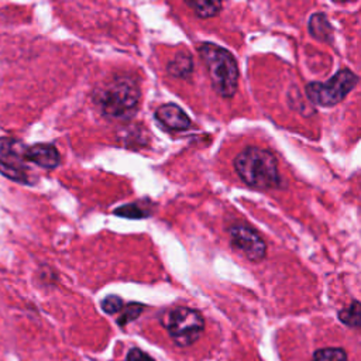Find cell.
<instances>
[{
    "label": "cell",
    "instance_id": "obj_1",
    "mask_svg": "<svg viewBox=\"0 0 361 361\" xmlns=\"http://www.w3.org/2000/svg\"><path fill=\"white\" fill-rule=\"evenodd\" d=\"M94 96V103L107 118L126 121L137 111L141 93L133 78L120 75L107 80Z\"/></svg>",
    "mask_w": 361,
    "mask_h": 361
},
{
    "label": "cell",
    "instance_id": "obj_2",
    "mask_svg": "<svg viewBox=\"0 0 361 361\" xmlns=\"http://www.w3.org/2000/svg\"><path fill=\"white\" fill-rule=\"evenodd\" d=\"M234 169L240 179L254 189L267 190L281 183L276 158L259 147L244 148L234 159Z\"/></svg>",
    "mask_w": 361,
    "mask_h": 361
},
{
    "label": "cell",
    "instance_id": "obj_3",
    "mask_svg": "<svg viewBox=\"0 0 361 361\" xmlns=\"http://www.w3.org/2000/svg\"><path fill=\"white\" fill-rule=\"evenodd\" d=\"M197 52L216 93L226 99L233 97L238 87V66L233 54L213 42H203Z\"/></svg>",
    "mask_w": 361,
    "mask_h": 361
},
{
    "label": "cell",
    "instance_id": "obj_4",
    "mask_svg": "<svg viewBox=\"0 0 361 361\" xmlns=\"http://www.w3.org/2000/svg\"><path fill=\"white\" fill-rule=\"evenodd\" d=\"M162 324L176 345L186 347L197 341L202 336L204 319L195 309L178 306L164 314Z\"/></svg>",
    "mask_w": 361,
    "mask_h": 361
},
{
    "label": "cell",
    "instance_id": "obj_5",
    "mask_svg": "<svg viewBox=\"0 0 361 361\" xmlns=\"http://www.w3.org/2000/svg\"><path fill=\"white\" fill-rule=\"evenodd\" d=\"M358 83V76L350 69H341L327 82H310L306 85V96L314 104L331 107L338 104Z\"/></svg>",
    "mask_w": 361,
    "mask_h": 361
},
{
    "label": "cell",
    "instance_id": "obj_6",
    "mask_svg": "<svg viewBox=\"0 0 361 361\" xmlns=\"http://www.w3.org/2000/svg\"><path fill=\"white\" fill-rule=\"evenodd\" d=\"M25 151L27 147L20 140L0 137V173L14 182L28 183Z\"/></svg>",
    "mask_w": 361,
    "mask_h": 361
},
{
    "label": "cell",
    "instance_id": "obj_7",
    "mask_svg": "<svg viewBox=\"0 0 361 361\" xmlns=\"http://www.w3.org/2000/svg\"><path fill=\"white\" fill-rule=\"evenodd\" d=\"M230 241L247 259L258 262L267 255V244L264 238L247 224H233L228 228Z\"/></svg>",
    "mask_w": 361,
    "mask_h": 361
},
{
    "label": "cell",
    "instance_id": "obj_8",
    "mask_svg": "<svg viewBox=\"0 0 361 361\" xmlns=\"http://www.w3.org/2000/svg\"><path fill=\"white\" fill-rule=\"evenodd\" d=\"M157 121L169 131H183L190 127V118L176 104L166 103L155 110Z\"/></svg>",
    "mask_w": 361,
    "mask_h": 361
},
{
    "label": "cell",
    "instance_id": "obj_9",
    "mask_svg": "<svg viewBox=\"0 0 361 361\" xmlns=\"http://www.w3.org/2000/svg\"><path fill=\"white\" fill-rule=\"evenodd\" d=\"M25 159L28 162H32V164L38 165L39 168L54 169L59 165L61 155H59V151L56 149L55 145L41 142V144H34L31 147H27Z\"/></svg>",
    "mask_w": 361,
    "mask_h": 361
},
{
    "label": "cell",
    "instance_id": "obj_10",
    "mask_svg": "<svg viewBox=\"0 0 361 361\" xmlns=\"http://www.w3.org/2000/svg\"><path fill=\"white\" fill-rule=\"evenodd\" d=\"M309 32L313 38L327 42L333 38V28L323 13H314L309 18Z\"/></svg>",
    "mask_w": 361,
    "mask_h": 361
},
{
    "label": "cell",
    "instance_id": "obj_11",
    "mask_svg": "<svg viewBox=\"0 0 361 361\" xmlns=\"http://www.w3.org/2000/svg\"><path fill=\"white\" fill-rule=\"evenodd\" d=\"M166 71L171 76L179 78V79H186L193 71V61L189 54L186 52H179L178 55L173 56V59L168 63Z\"/></svg>",
    "mask_w": 361,
    "mask_h": 361
},
{
    "label": "cell",
    "instance_id": "obj_12",
    "mask_svg": "<svg viewBox=\"0 0 361 361\" xmlns=\"http://www.w3.org/2000/svg\"><path fill=\"white\" fill-rule=\"evenodd\" d=\"M186 6L190 7L195 14L200 18H210L220 13L221 3L220 1H212V0H195V1H186Z\"/></svg>",
    "mask_w": 361,
    "mask_h": 361
},
{
    "label": "cell",
    "instance_id": "obj_13",
    "mask_svg": "<svg viewBox=\"0 0 361 361\" xmlns=\"http://www.w3.org/2000/svg\"><path fill=\"white\" fill-rule=\"evenodd\" d=\"M338 319L348 327L360 329L361 327V303L353 302L350 306L338 312Z\"/></svg>",
    "mask_w": 361,
    "mask_h": 361
},
{
    "label": "cell",
    "instance_id": "obj_14",
    "mask_svg": "<svg viewBox=\"0 0 361 361\" xmlns=\"http://www.w3.org/2000/svg\"><path fill=\"white\" fill-rule=\"evenodd\" d=\"M114 213L120 217H127V219H141V217L151 216V210L148 207H145L144 204H140V202L124 204V206L116 209Z\"/></svg>",
    "mask_w": 361,
    "mask_h": 361
},
{
    "label": "cell",
    "instance_id": "obj_15",
    "mask_svg": "<svg viewBox=\"0 0 361 361\" xmlns=\"http://www.w3.org/2000/svg\"><path fill=\"white\" fill-rule=\"evenodd\" d=\"M312 361H348L341 348H322L317 350Z\"/></svg>",
    "mask_w": 361,
    "mask_h": 361
},
{
    "label": "cell",
    "instance_id": "obj_16",
    "mask_svg": "<svg viewBox=\"0 0 361 361\" xmlns=\"http://www.w3.org/2000/svg\"><path fill=\"white\" fill-rule=\"evenodd\" d=\"M142 309H144V306L140 305V303H130V305H127V306L124 307V310H121V316L118 317L117 323H118L120 326L127 324L128 322L137 319V317L140 316V313L142 312Z\"/></svg>",
    "mask_w": 361,
    "mask_h": 361
},
{
    "label": "cell",
    "instance_id": "obj_17",
    "mask_svg": "<svg viewBox=\"0 0 361 361\" xmlns=\"http://www.w3.org/2000/svg\"><path fill=\"white\" fill-rule=\"evenodd\" d=\"M124 307V303H123V299L116 296V295H110L107 298H104L102 300V309L109 313V314H114V313H118L121 312Z\"/></svg>",
    "mask_w": 361,
    "mask_h": 361
},
{
    "label": "cell",
    "instance_id": "obj_18",
    "mask_svg": "<svg viewBox=\"0 0 361 361\" xmlns=\"http://www.w3.org/2000/svg\"><path fill=\"white\" fill-rule=\"evenodd\" d=\"M127 361H155V360L140 348H131L127 354Z\"/></svg>",
    "mask_w": 361,
    "mask_h": 361
}]
</instances>
